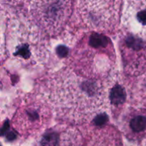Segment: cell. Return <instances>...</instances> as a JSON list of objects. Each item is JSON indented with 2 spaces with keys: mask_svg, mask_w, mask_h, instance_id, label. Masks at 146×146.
Masks as SVG:
<instances>
[{
  "mask_svg": "<svg viewBox=\"0 0 146 146\" xmlns=\"http://www.w3.org/2000/svg\"><path fill=\"white\" fill-rule=\"evenodd\" d=\"M56 53L59 58H66L69 54V48L64 44H59L56 48Z\"/></svg>",
  "mask_w": 146,
  "mask_h": 146,
  "instance_id": "7c38bea8",
  "label": "cell"
},
{
  "mask_svg": "<svg viewBox=\"0 0 146 146\" xmlns=\"http://www.w3.org/2000/svg\"><path fill=\"white\" fill-rule=\"evenodd\" d=\"M35 146H84V143L81 132L76 127L58 125L43 133Z\"/></svg>",
  "mask_w": 146,
  "mask_h": 146,
  "instance_id": "52a82bcc",
  "label": "cell"
},
{
  "mask_svg": "<svg viewBox=\"0 0 146 146\" xmlns=\"http://www.w3.org/2000/svg\"><path fill=\"white\" fill-rule=\"evenodd\" d=\"M122 130L131 141H138L146 134V111L142 109L130 110L123 120Z\"/></svg>",
  "mask_w": 146,
  "mask_h": 146,
  "instance_id": "30bf717a",
  "label": "cell"
},
{
  "mask_svg": "<svg viewBox=\"0 0 146 146\" xmlns=\"http://www.w3.org/2000/svg\"><path fill=\"white\" fill-rule=\"evenodd\" d=\"M120 50L125 72L131 76L146 71V41L142 37L127 32L120 40Z\"/></svg>",
  "mask_w": 146,
  "mask_h": 146,
  "instance_id": "8992f818",
  "label": "cell"
},
{
  "mask_svg": "<svg viewBox=\"0 0 146 146\" xmlns=\"http://www.w3.org/2000/svg\"><path fill=\"white\" fill-rule=\"evenodd\" d=\"M113 81L111 78H85L68 66L50 78L46 100L58 116L81 123L94 118L108 106Z\"/></svg>",
  "mask_w": 146,
  "mask_h": 146,
  "instance_id": "6da1fadb",
  "label": "cell"
},
{
  "mask_svg": "<svg viewBox=\"0 0 146 146\" xmlns=\"http://www.w3.org/2000/svg\"><path fill=\"white\" fill-rule=\"evenodd\" d=\"M29 4L30 19L34 25L51 36L62 31L72 12L71 1H32Z\"/></svg>",
  "mask_w": 146,
  "mask_h": 146,
  "instance_id": "277c9868",
  "label": "cell"
},
{
  "mask_svg": "<svg viewBox=\"0 0 146 146\" xmlns=\"http://www.w3.org/2000/svg\"><path fill=\"white\" fill-rule=\"evenodd\" d=\"M115 64V53L111 40L92 32L76 46L69 66L76 74L91 79H106Z\"/></svg>",
  "mask_w": 146,
  "mask_h": 146,
  "instance_id": "7a4b0ae2",
  "label": "cell"
},
{
  "mask_svg": "<svg viewBox=\"0 0 146 146\" xmlns=\"http://www.w3.org/2000/svg\"><path fill=\"white\" fill-rule=\"evenodd\" d=\"M86 146H123L120 131L112 125H93L87 134Z\"/></svg>",
  "mask_w": 146,
  "mask_h": 146,
  "instance_id": "9c48e42d",
  "label": "cell"
},
{
  "mask_svg": "<svg viewBox=\"0 0 146 146\" xmlns=\"http://www.w3.org/2000/svg\"><path fill=\"white\" fill-rule=\"evenodd\" d=\"M122 2L120 1H80L76 16L80 25L93 32H111L118 24Z\"/></svg>",
  "mask_w": 146,
  "mask_h": 146,
  "instance_id": "3957f363",
  "label": "cell"
},
{
  "mask_svg": "<svg viewBox=\"0 0 146 146\" xmlns=\"http://www.w3.org/2000/svg\"><path fill=\"white\" fill-rule=\"evenodd\" d=\"M123 22L128 32L146 38V1H127Z\"/></svg>",
  "mask_w": 146,
  "mask_h": 146,
  "instance_id": "ba28073f",
  "label": "cell"
},
{
  "mask_svg": "<svg viewBox=\"0 0 146 146\" xmlns=\"http://www.w3.org/2000/svg\"><path fill=\"white\" fill-rule=\"evenodd\" d=\"M109 104L113 109L121 108L126 100L125 89L121 84L113 81L109 91Z\"/></svg>",
  "mask_w": 146,
  "mask_h": 146,
  "instance_id": "8fae6325",
  "label": "cell"
},
{
  "mask_svg": "<svg viewBox=\"0 0 146 146\" xmlns=\"http://www.w3.org/2000/svg\"><path fill=\"white\" fill-rule=\"evenodd\" d=\"M50 116L48 104L38 98H31L17 109L11 123L19 133L29 136L42 129L48 123Z\"/></svg>",
  "mask_w": 146,
  "mask_h": 146,
  "instance_id": "5b68a950",
  "label": "cell"
}]
</instances>
